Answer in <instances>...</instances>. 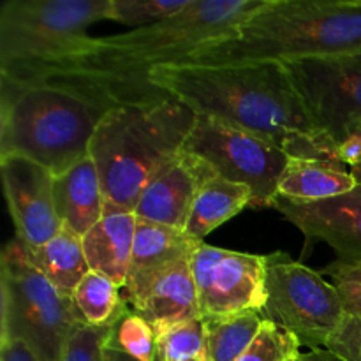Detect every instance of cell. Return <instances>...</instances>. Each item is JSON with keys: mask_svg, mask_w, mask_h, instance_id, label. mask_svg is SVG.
<instances>
[{"mask_svg": "<svg viewBox=\"0 0 361 361\" xmlns=\"http://www.w3.org/2000/svg\"><path fill=\"white\" fill-rule=\"evenodd\" d=\"M267 0H194L171 20L90 41L74 55L37 66L0 69L14 83H51L85 95L108 109L171 99L150 74L182 63L197 48L231 34Z\"/></svg>", "mask_w": 361, "mask_h": 361, "instance_id": "6da1fadb", "label": "cell"}, {"mask_svg": "<svg viewBox=\"0 0 361 361\" xmlns=\"http://www.w3.org/2000/svg\"><path fill=\"white\" fill-rule=\"evenodd\" d=\"M150 81L196 115L263 137L289 157L342 164L337 148L310 118L284 63H164L152 71Z\"/></svg>", "mask_w": 361, "mask_h": 361, "instance_id": "7a4b0ae2", "label": "cell"}, {"mask_svg": "<svg viewBox=\"0 0 361 361\" xmlns=\"http://www.w3.org/2000/svg\"><path fill=\"white\" fill-rule=\"evenodd\" d=\"M345 53H361V0H267L231 34L182 63H288Z\"/></svg>", "mask_w": 361, "mask_h": 361, "instance_id": "3957f363", "label": "cell"}, {"mask_svg": "<svg viewBox=\"0 0 361 361\" xmlns=\"http://www.w3.org/2000/svg\"><path fill=\"white\" fill-rule=\"evenodd\" d=\"M197 115L176 99L116 106L90 145L104 190V214L134 212L148 183L182 155Z\"/></svg>", "mask_w": 361, "mask_h": 361, "instance_id": "277c9868", "label": "cell"}, {"mask_svg": "<svg viewBox=\"0 0 361 361\" xmlns=\"http://www.w3.org/2000/svg\"><path fill=\"white\" fill-rule=\"evenodd\" d=\"M0 157L20 155L55 176L90 155L106 106L51 83L0 78Z\"/></svg>", "mask_w": 361, "mask_h": 361, "instance_id": "5b68a950", "label": "cell"}, {"mask_svg": "<svg viewBox=\"0 0 361 361\" xmlns=\"http://www.w3.org/2000/svg\"><path fill=\"white\" fill-rule=\"evenodd\" d=\"M81 324L73 296L44 277L23 240H9L0 254V344L20 341L39 361H62Z\"/></svg>", "mask_w": 361, "mask_h": 361, "instance_id": "8992f818", "label": "cell"}, {"mask_svg": "<svg viewBox=\"0 0 361 361\" xmlns=\"http://www.w3.org/2000/svg\"><path fill=\"white\" fill-rule=\"evenodd\" d=\"M111 0H7L0 7V69L37 66L80 51L88 27L109 20Z\"/></svg>", "mask_w": 361, "mask_h": 361, "instance_id": "52a82bcc", "label": "cell"}, {"mask_svg": "<svg viewBox=\"0 0 361 361\" xmlns=\"http://www.w3.org/2000/svg\"><path fill=\"white\" fill-rule=\"evenodd\" d=\"M259 314L312 349L326 348L345 317L334 284L282 252L267 256L264 305Z\"/></svg>", "mask_w": 361, "mask_h": 361, "instance_id": "ba28073f", "label": "cell"}, {"mask_svg": "<svg viewBox=\"0 0 361 361\" xmlns=\"http://www.w3.org/2000/svg\"><path fill=\"white\" fill-rule=\"evenodd\" d=\"M183 152L207 162L215 176L250 187L254 207H271L291 159L263 137L208 115H197Z\"/></svg>", "mask_w": 361, "mask_h": 361, "instance_id": "9c48e42d", "label": "cell"}, {"mask_svg": "<svg viewBox=\"0 0 361 361\" xmlns=\"http://www.w3.org/2000/svg\"><path fill=\"white\" fill-rule=\"evenodd\" d=\"M319 133L337 148L361 120V53L284 63Z\"/></svg>", "mask_w": 361, "mask_h": 361, "instance_id": "30bf717a", "label": "cell"}, {"mask_svg": "<svg viewBox=\"0 0 361 361\" xmlns=\"http://www.w3.org/2000/svg\"><path fill=\"white\" fill-rule=\"evenodd\" d=\"M201 317L261 312L264 305L267 256L200 243L190 256Z\"/></svg>", "mask_w": 361, "mask_h": 361, "instance_id": "8fae6325", "label": "cell"}, {"mask_svg": "<svg viewBox=\"0 0 361 361\" xmlns=\"http://www.w3.org/2000/svg\"><path fill=\"white\" fill-rule=\"evenodd\" d=\"M0 169L16 236L28 249L44 245L62 229L55 208V175L20 155H2Z\"/></svg>", "mask_w": 361, "mask_h": 361, "instance_id": "7c38bea8", "label": "cell"}, {"mask_svg": "<svg viewBox=\"0 0 361 361\" xmlns=\"http://www.w3.org/2000/svg\"><path fill=\"white\" fill-rule=\"evenodd\" d=\"M271 207L281 212L309 240L328 243L338 261L361 264V183L330 200L300 203L275 197Z\"/></svg>", "mask_w": 361, "mask_h": 361, "instance_id": "4fadbf2b", "label": "cell"}, {"mask_svg": "<svg viewBox=\"0 0 361 361\" xmlns=\"http://www.w3.org/2000/svg\"><path fill=\"white\" fill-rule=\"evenodd\" d=\"M214 176L207 162L196 155L182 152L176 161L148 183L134 208V214L137 219L185 229L197 190Z\"/></svg>", "mask_w": 361, "mask_h": 361, "instance_id": "5bb4252c", "label": "cell"}, {"mask_svg": "<svg viewBox=\"0 0 361 361\" xmlns=\"http://www.w3.org/2000/svg\"><path fill=\"white\" fill-rule=\"evenodd\" d=\"M200 242L190 238L185 229L169 228L157 222L137 219L134 233L133 259L127 271L122 296L127 305L140 298L155 279L183 259H189Z\"/></svg>", "mask_w": 361, "mask_h": 361, "instance_id": "9a60e30c", "label": "cell"}, {"mask_svg": "<svg viewBox=\"0 0 361 361\" xmlns=\"http://www.w3.org/2000/svg\"><path fill=\"white\" fill-rule=\"evenodd\" d=\"M129 307L133 312L148 321L154 330L201 319L190 257L155 279L150 288Z\"/></svg>", "mask_w": 361, "mask_h": 361, "instance_id": "2e32d148", "label": "cell"}, {"mask_svg": "<svg viewBox=\"0 0 361 361\" xmlns=\"http://www.w3.org/2000/svg\"><path fill=\"white\" fill-rule=\"evenodd\" d=\"M104 207L101 176L90 155L55 176V208L62 228L83 238L101 221Z\"/></svg>", "mask_w": 361, "mask_h": 361, "instance_id": "e0dca14e", "label": "cell"}, {"mask_svg": "<svg viewBox=\"0 0 361 361\" xmlns=\"http://www.w3.org/2000/svg\"><path fill=\"white\" fill-rule=\"evenodd\" d=\"M137 217L134 212H111L83 236V249L92 271L106 275L120 288L126 284L133 259Z\"/></svg>", "mask_w": 361, "mask_h": 361, "instance_id": "ac0fdd59", "label": "cell"}, {"mask_svg": "<svg viewBox=\"0 0 361 361\" xmlns=\"http://www.w3.org/2000/svg\"><path fill=\"white\" fill-rule=\"evenodd\" d=\"M358 185L348 166L317 159L291 157L288 162L277 197L300 203L330 200Z\"/></svg>", "mask_w": 361, "mask_h": 361, "instance_id": "d6986e66", "label": "cell"}, {"mask_svg": "<svg viewBox=\"0 0 361 361\" xmlns=\"http://www.w3.org/2000/svg\"><path fill=\"white\" fill-rule=\"evenodd\" d=\"M252 200L254 194L250 187L214 176L197 190L185 224V233L196 242L203 243L204 236L252 204Z\"/></svg>", "mask_w": 361, "mask_h": 361, "instance_id": "ffe728a7", "label": "cell"}, {"mask_svg": "<svg viewBox=\"0 0 361 361\" xmlns=\"http://www.w3.org/2000/svg\"><path fill=\"white\" fill-rule=\"evenodd\" d=\"M35 267L62 295L73 296L85 275L90 271L83 238L62 228L59 235L37 249H28Z\"/></svg>", "mask_w": 361, "mask_h": 361, "instance_id": "44dd1931", "label": "cell"}, {"mask_svg": "<svg viewBox=\"0 0 361 361\" xmlns=\"http://www.w3.org/2000/svg\"><path fill=\"white\" fill-rule=\"evenodd\" d=\"M204 337L212 361H236L252 344L264 319L256 310L204 317Z\"/></svg>", "mask_w": 361, "mask_h": 361, "instance_id": "7402d4cb", "label": "cell"}, {"mask_svg": "<svg viewBox=\"0 0 361 361\" xmlns=\"http://www.w3.org/2000/svg\"><path fill=\"white\" fill-rule=\"evenodd\" d=\"M74 305L88 326H113L127 312L122 288L99 271H88L73 295Z\"/></svg>", "mask_w": 361, "mask_h": 361, "instance_id": "603a6c76", "label": "cell"}, {"mask_svg": "<svg viewBox=\"0 0 361 361\" xmlns=\"http://www.w3.org/2000/svg\"><path fill=\"white\" fill-rule=\"evenodd\" d=\"M154 331L157 338L155 361H212L204 337L203 317L157 328Z\"/></svg>", "mask_w": 361, "mask_h": 361, "instance_id": "cb8c5ba5", "label": "cell"}, {"mask_svg": "<svg viewBox=\"0 0 361 361\" xmlns=\"http://www.w3.org/2000/svg\"><path fill=\"white\" fill-rule=\"evenodd\" d=\"M192 4L194 0H111L109 20L133 28L150 27L171 20Z\"/></svg>", "mask_w": 361, "mask_h": 361, "instance_id": "d4e9b609", "label": "cell"}, {"mask_svg": "<svg viewBox=\"0 0 361 361\" xmlns=\"http://www.w3.org/2000/svg\"><path fill=\"white\" fill-rule=\"evenodd\" d=\"M108 348L127 353L140 361L157 360V338L154 328L133 310H127L111 326Z\"/></svg>", "mask_w": 361, "mask_h": 361, "instance_id": "484cf974", "label": "cell"}, {"mask_svg": "<svg viewBox=\"0 0 361 361\" xmlns=\"http://www.w3.org/2000/svg\"><path fill=\"white\" fill-rule=\"evenodd\" d=\"M300 348L295 335L264 321L252 344L236 361H293L300 355Z\"/></svg>", "mask_w": 361, "mask_h": 361, "instance_id": "4316f807", "label": "cell"}, {"mask_svg": "<svg viewBox=\"0 0 361 361\" xmlns=\"http://www.w3.org/2000/svg\"><path fill=\"white\" fill-rule=\"evenodd\" d=\"M337 289L344 305L345 316L361 319V264H348L342 261L330 263L323 271Z\"/></svg>", "mask_w": 361, "mask_h": 361, "instance_id": "83f0119b", "label": "cell"}, {"mask_svg": "<svg viewBox=\"0 0 361 361\" xmlns=\"http://www.w3.org/2000/svg\"><path fill=\"white\" fill-rule=\"evenodd\" d=\"M111 326H88L81 324L71 335L62 361H104Z\"/></svg>", "mask_w": 361, "mask_h": 361, "instance_id": "f1b7e54d", "label": "cell"}, {"mask_svg": "<svg viewBox=\"0 0 361 361\" xmlns=\"http://www.w3.org/2000/svg\"><path fill=\"white\" fill-rule=\"evenodd\" d=\"M326 349L345 361H361V319L345 316Z\"/></svg>", "mask_w": 361, "mask_h": 361, "instance_id": "f546056e", "label": "cell"}, {"mask_svg": "<svg viewBox=\"0 0 361 361\" xmlns=\"http://www.w3.org/2000/svg\"><path fill=\"white\" fill-rule=\"evenodd\" d=\"M338 159L342 164L349 168L355 162L361 161V120L349 129L348 136L338 147Z\"/></svg>", "mask_w": 361, "mask_h": 361, "instance_id": "4dcf8cb0", "label": "cell"}, {"mask_svg": "<svg viewBox=\"0 0 361 361\" xmlns=\"http://www.w3.org/2000/svg\"><path fill=\"white\" fill-rule=\"evenodd\" d=\"M0 361H39L30 349L20 341L2 342L0 344Z\"/></svg>", "mask_w": 361, "mask_h": 361, "instance_id": "1f68e13d", "label": "cell"}, {"mask_svg": "<svg viewBox=\"0 0 361 361\" xmlns=\"http://www.w3.org/2000/svg\"><path fill=\"white\" fill-rule=\"evenodd\" d=\"M293 361H345L338 355L331 353L330 349L321 348V349H310L309 353H300Z\"/></svg>", "mask_w": 361, "mask_h": 361, "instance_id": "d6a6232c", "label": "cell"}, {"mask_svg": "<svg viewBox=\"0 0 361 361\" xmlns=\"http://www.w3.org/2000/svg\"><path fill=\"white\" fill-rule=\"evenodd\" d=\"M104 361H140V360L133 358V356H129L127 353L118 351V349L115 348H106Z\"/></svg>", "mask_w": 361, "mask_h": 361, "instance_id": "836d02e7", "label": "cell"}, {"mask_svg": "<svg viewBox=\"0 0 361 361\" xmlns=\"http://www.w3.org/2000/svg\"><path fill=\"white\" fill-rule=\"evenodd\" d=\"M349 169H351V173H353V176H355L356 183H361V161L349 166Z\"/></svg>", "mask_w": 361, "mask_h": 361, "instance_id": "e575fe53", "label": "cell"}]
</instances>
